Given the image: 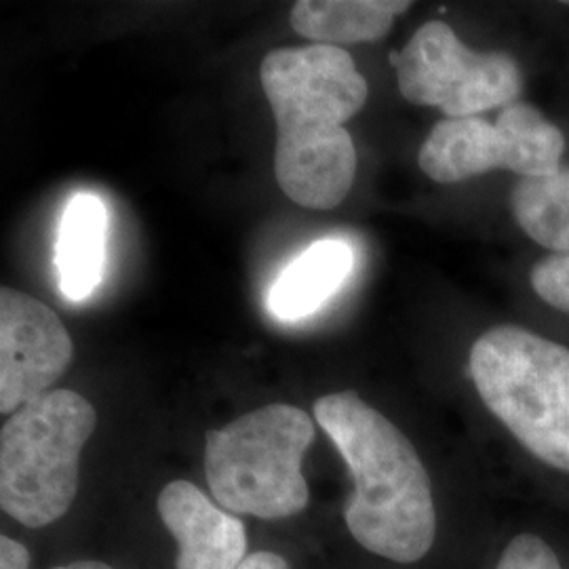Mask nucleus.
Listing matches in <instances>:
<instances>
[{"label":"nucleus","instance_id":"nucleus-14","mask_svg":"<svg viewBox=\"0 0 569 569\" xmlns=\"http://www.w3.org/2000/svg\"><path fill=\"white\" fill-rule=\"evenodd\" d=\"M496 569H563L559 555L538 533H519L502 550Z\"/></svg>","mask_w":569,"mask_h":569},{"label":"nucleus","instance_id":"nucleus-13","mask_svg":"<svg viewBox=\"0 0 569 569\" xmlns=\"http://www.w3.org/2000/svg\"><path fill=\"white\" fill-rule=\"evenodd\" d=\"M510 207L529 239L555 253H569V169L521 180L512 190Z\"/></svg>","mask_w":569,"mask_h":569},{"label":"nucleus","instance_id":"nucleus-6","mask_svg":"<svg viewBox=\"0 0 569 569\" xmlns=\"http://www.w3.org/2000/svg\"><path fill=\"white\" fill-rule=\"evenodd\" d=\"M563 133L529 103H510L496 124L481 117L437 122L422 143L418 163L430 180L456 183L493 169L526 178L561 171Z\"/></svg>","mask_w":569,"mask_h":569},{"label":"nucleus","instance_id":"nucleus-12","mask_svg":"<svg viewBox=\"0 0 569 569\" xmlns=\"http://www.w3.org/2000/svg\"><path fill=\"white\" fill-rule=\"evenodd\" d=\"M106 226V207L93 194H79L66 207L58 237V272L68 300H84L102 281Z\"/></svg>","mask_w":569,"mask_h":569},{"label":"nucleus","instance_id":"nucleus-4","mask_svg":"<svg viewBox=\"0 0 569 569\" xmlns=\"http://www.w3.org/2000/svg\"><path fill=\"white\" fill-rule=\"evenodd\" d=\"M315 425L305 409L270 403L207 432L204 477L216 502L232 515L287 519L308 507L302 475Z\"/></svg>","mask_w":569,"mask_h":569},{"label":"nucleus","instance_id":"nucleus-15","mask_svg":"<svg viewBox=\"0 0 569 569\" xmlns=\"http://www.w3.org/2000/svg\"><path fill=\"white\" fill-rule=\"evenodd\" d=\"M531 287L547 305L569 315V253H552L531 270Z\"/></svg>","mask_w":569,"mask_h":569},{"label":"nucleus","instance_id":"nucleus-9","mask_svg":"<svg viewBox=\"0 0 569 569\" xmlns=\"http://www.w3.org/2000/svg\"><path fill=\"white\" fill-rule=\"evenodd\" d=\"M157 509L178 542L176 569H237L247 559L243 521L188 481H171Z\"/></svg>","mask_w":569,"mask_h":569},{"label":"nucleus","instance_id":"nucleus-5","mask_svg":"<svg viewBox=\"0 0 569 569\" xmlns=\"http://www.w3.org/2000/svg\"><path fill=\"white\" fill-rule=\"evenodd\" d=\"M98 413L74 390H49L20 407L0 432V507L26 528H47L72 507L79 458Z\"/></svg>","mask_w":569,"mask_h":569},{"label":"nucleus","instance_id":"nucleus-8","mask_svg":"<svg viewBox=\"0 0 569 569\" xmlns=\"http://www.w3.org/2000/svg\"><path fill=\"white\" fill-rule=\"evenodd\" d=\"M74 345L60 317L13 287L0 289V411L16 413L53 387Z\"/></svg>","mask_w":569,"mask_h":569},{"label":"nucleus","instance_id":"nucleus-3","mask_svg":"<svg viewBox=\"0 0 569 569\" xmlns=\"http://www.w3.org/2000/svg\"><path fill=\"white\" fill-rule=\"evenodd\" d=\"M489 411L542 465L569 472V348L517 326L493 327L470 350Z\"/></svg>","mask_w":569,"mask_h":569},{"label":"nucleus","instance_id":"nucleus-10","mask_svg":"<svg viewBox=\"0 0 569 569\" xmlns=\"http://www.w3.org/2000/svg\"><path fill=\"white\" fill-rule=\"evenodd\" d=\"M407 0H300L291 9L293 30L315 44H357L385 39Z\"/></svg>","mask_w":569,"mask_h":569},{"label":"nucleus","instance_id":"nucleus-16","mask_svg":"<svg viewBox=\"0 0 569 569\" xmlns=\"http://www.w3.org/2000/svg\"><path fill=\"white\" fill-rule=\"evenodd\" d=\"M28 566H30L28 549L18 540L2 536L0 538V569H28Z\"/></svg>","mask_w":569,"mask_h":569},{"label":"nucleus","instance_id":"nucleus-17","mask_svg":"<svg viewBox=\"0 0 569 569\" xmlns=\"http://www.w3.org/2000/svg\"><path fill=\"white\" fill-rule=\"evenodd\" d=\"M237 569H291L281 555L270 552V550H260L253 555H247L243 563Z\"/></svg>","mask_w":569,"mask_h":569},{"label":"nucleus","instance_id":"nucleus-11","mask_svg":"<svg viewBox=\"0 0 569 569\" xmlns=\"http://www.w3.org/2000/svg\"><path fill=\"white\" fill-rule=\"evenodd\" d=\"M352 249L342 241H319L287 266L268 296V308L283 321L312 315L345 284Z\"/></svg>","mask_w":569,"mask_h":569},{"label":"nucleus","instance_id":"nucleus-7","mask_svg":"<svg viewBox=\"0 0 569 569\" xmlns=\"http://www.w3.org/2000/svg\"><path fill=\"white\" fill-rule=\"evenodd\" d=\"M407 102L437 106L448 119L510 106L523 89L519 63L500 51H472L443 21H428L395 58Z\"/></svg>","mask_w":569,"mask_h":569},{"label":"nucleus","instance_id":"nucleus-1","mask_svg":"<svg viewBox=\"0 0 569 569\" xmlns=\"http://www.w3.org/2000/svg\"><path fill=\"white\" fill-rule=\"evenodd\" d=\"M260 81L277 121L274 176L306 209L342 203L357 176V150L345 122L367 102V82L350 53L331 44L274 49Z\"/></svg>","mask_w":569,"mask_h":569},{"label":"nucleus","instance_id":"nucleus-18","mask_svg":"<svg viewBox=\"0 0 569 569\" xmlns=\"http://www.w3.org/2000/svg\"><path fill=\"white\" fill-rule=\"evenodd\" d=\"M53 569H114L108 563L102 561H74V563H68V566H61V568Z\"/></svg>","mask_w":569,"mask_h":569},{"label":"nucleus","instance_id":"nucleus-2","mask_svg":"<svg viewBox=\"0 0 569 569\" xmlns=\"http://www.w3.org/2000/svg\"><path fill=\"white\" fill-rule=\"evenodd\" d=\"M315 420L355 483L345 507L352 538L395 563L425 559L437 538V510L430 477L411 441L352 390L321 397Z\"/></svg>","mask_w":569,"mask_h":569}]
</instances>
